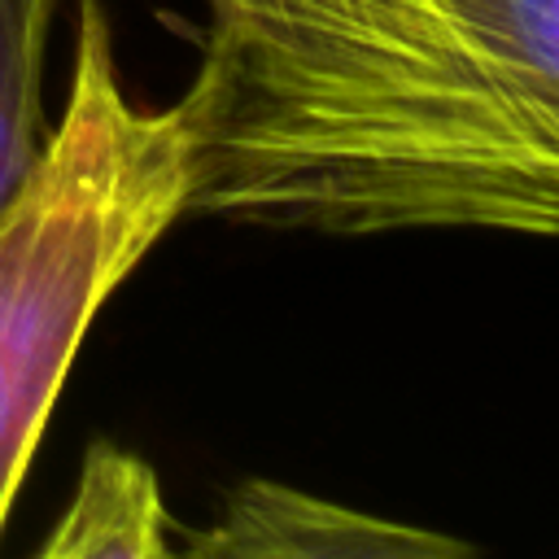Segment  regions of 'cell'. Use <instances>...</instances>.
Masks as SVG:
<instances>
[{"mask_svg":"<svg viewBox=\"0 0 559 559\" xmlns=\"http://www.w3.org/2000/svg\"><path fill=\"white\" fill-rule=\"evenodd\" d=\"M175 559H480L463 537L249 476Z\"/></svg>","mask_w":559,"mask_h":559,"instance_id":"3","label":"cell"},{"mask_svg":"<svg viewBox=\"0 0 559 559\" xmlns=\"http://www.w3.org/2000/svg\"><path fill=\"white\" fill-rule=\"evenodd\" d=\"M57 0H0V214L44 153V44Z\"/></svg>","mask_w":559,"mask_h":559,"instance_id":"5","label":"cell"},{"mask_svg":"<svg viewBox=\"0 0 559 559\" xmlns=\"http://www.w3.org/2000/svg\"><path fill=\"white\" fill-rule=\"evenodd\" d=\"M153 467L114 445H87L79 489L35 559H175Z\"/></svg>","mask_w":559,"mask_h":559,"instance_id":"4","label":"cell"},{"mask_svg":"<svg viewBox=\"0 0 559 559\" xmlns=\"http://www.w3.org/2000/svg\"><path fill=\"white\" fill-rule=\"evenodd\" d=\"M188 175L183 105L140 109L100 0H79L66 114L0 214V528L92 319L183 218Z\"/></svg>","mask_w":559,"mask_h":559,"instance_id":"2","label":"cell"},{"mask_svg":"<svg viewBox=\"0 0 559 559\" xmlns=\"http://www.w3.org/2000/svg\"><path fill=\"white\" fill-rule=\"evenodd\" d=\"M183 214L371 236L559 218V0H210Z\"/></svg>","mask_w":559,"mask_h":559,"instance_id":"1","label":"cell"}]
</instances>
